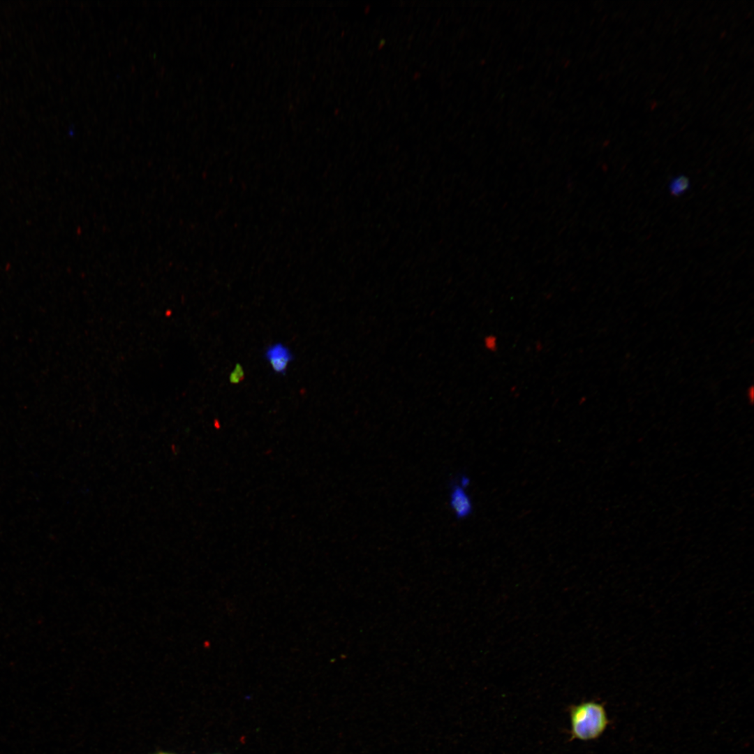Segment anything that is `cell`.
Returning <instances> with one entry per match:
<instances>
[{
  "label": "cell",
  "instance_id": "obj_1",
  "mask_svg": "<svg viewBox=\"0 0 754 754\" xmlns=\"http://www.w3.org/2000/svg\"><path fill=\"white\" fill-rule=\"evenodd\" d=\"M570 720L573 737L584 741L598 737L605 730L608 721L603 706L593 702L574 707L570 712Z\"/></svg>",
  "mask_w": 754,
  "mask_h": 754
},
{
  "label": "cell",
  "instance_id": "obj_2",
  "mask_svg": "<svg viewBox=\"0 0 754 754\" xmlns=\"http://www.w3.org/2000/svg\"><path fill=\"white\" fill-rule=\"evenodd\" d=\"M450 506L457 519L467 518L473 512V503L466 488L459 482H452L450 491Z\"/></svg>",
  "mask_w": 754,
  "mask_h": 754
},
{
  "label": "cell",
  "instance_id": "obj_3",
  "mask_svg": "<svg viewBox=\"0 0 754 754\" xmlns=\"http://www.w3.org/2000/svg\"><path fill=\"white\" fill-rule=\"evenodd\" d=\"M265 357L272 370L278 374L286 375L288 366L293 359L290 349L281 343H276L269 346Z\"/></svg>",
  "mask_w": 754,
  "mask_h": 754
},
{
  "label": "cell",
  "instance_id": "obj_4",
  "mask_svg": "<svg viewBox=\"0 0 754 754\" xmlns=\"http://www.w3.org/2000/svg\"><path fill=\"white\" fill-rule=\"evenodd\" d=\"M690 186L689 178L685 175H679L670 182L669 191L672 195L679 197L685 193Z\"/></svg>",
  "mask_w": 754,
  "mask_h": 754
},
{
  "label": "cell",
  "instance_id": "obj_5",
  "mask_svg": "<svg viewBox=\"0 0 754 754\" xmlns=\"http://www.w3.org/2000/svg\"><path fill=\"white\" fill-rule=\"evenodd\" d=\"M244 377H245V374H244V368L242 367L241 364L237 363L235 364L233 370L230 374V376H229V381H230V383L231 384H235V385L238 384L244 379Z\"/></svg>",
  "mask_w": 754,
  "mask_h": 754
},
{
  "label": "cell",
  "instance_id": "obj_6",
  "mask_svg": "<svg viewBox=\"0 0 754 754\" xmlns=\"http://www.w3.org/2000/svg\"><path fill=\"white\" fill-rule=\"evenodd\" d=\"M484 344L487 350L491 352L496 351L498 347L496 337L493 334L485 337L484 339Z\"/></svg>",
  "mask_w": 754,
  "mask_h": 754
},
{
  "label": "cell",
  "instance_id": "obj_7",
  "mask_svg": "<svg viewBox=\"0 0 754 754\" xmlns=\"http://www.w3.org/2000/svg\"><path fill=\"white\" fill-rule=\"evenodd\" d=\"M461 486L466 488L470 484V479L468 476L462 475L458 482Z\"/></svg>",
  "mask_w": 754,
  "mask_h": 754
},
{
  "label": "cell",
  "instance_id": "obj_8",
  "mask_svg": "<svg viewBox=\"0 0 754 754\" xmlns=\"http://www.w3.org/2000/svg\"><path fill=\"white\" fill-rule=\"evenodd\" d=\"M156 754H170V753H156Z\"/></svg>",
  "mask_w": 754,
  "mask_h": 754
}]
</instances>
